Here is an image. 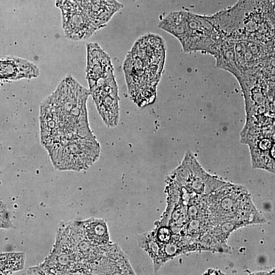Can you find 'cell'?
<instances>
[{"label":"cell","instance_id":"obj_1","mask_svg":"<svg viewBox=\"0 0 275 275\" xmlns=\"http://www.w3.org/2000/svg\"><path fill=\"white\" fill-rule=\"evenodd\" d=\"M89 90L71 76L64 77L41 102L39 121L42 145L65 138L95 136L88 119Z\"/></svg>","mask_w":275,"mask_h":275},{"label":"cell","instance_id":"obj_2","mask_svg":"<svg viewBox=\"0 0 275 275\" xmlns=\"http://www.w3.org/2000/svg\"><path fill=\"white\" fill-rule=\"evenodd\" d=\"M166 56L164 40L147 34L139 38L126 54L123 69L131 100L139 107L153 103Z\"/></svg>","mask_w":275,"mask_h":275},{"label":"cell","instance_id":"obj_3","mask_svg":"<svg viewBox=\"0 0 275 275\" xmlns=\"http://www.w3.org/2000/svg\"><path fill=\"white\" fill-rule=\"evenodd\" d=\"M274 0H239L215 15L216 22L229 23L225 36L232 40L274 41Z\"/></svg>","mask_w":275,"mask_h":275},{"label":"cell","instance_id":"obj_4","mask_svg":"<svg viewBox=\"0 0 275 275\" xmlns=\"http://www.w3.org/2000/svg\"><path fill=\"white\" fill-rule=\"evenodd\" d=\"M44 148L59 171L86 170L98 160L101 152L96 136L66 138Z\"/></svg>","mask_w":275,"mask_h":275},{"label":"cell","instance_id":"obj_5","mask_svg":"<svg viewBox=\"0 0 275 275\" xmlns=\"http://www.w3.org/2000/svg\"><path fill=\"white\" fill-rule=\"evenodd\" d=\"M207 202L215 225L229 220L245 222L253 203L245 187L229 182L209 195Z\"/></svg>","mask_w":275,"mask_h":275},{"label":"cell","instance_id":"obj_6","mask_svg":"<svg viewBox=\"0 0 275 275\" xmlns=\"http://www.w3.org/2000/svg\"><path fill=\"white\" fill-rule=\"evenodd\" d=\"M169 177L179 186L202 196H207L228 183L206 172L189 150Z\"/></svg>","mask_w":275,"mask_h":275},{"label":"cell","instance_id":"obj_7","mask_svg":"<svg viewBox=\"0 0 275 275\" xmlns=\"http://www.w3.org/2000/svg\"><path fill=\"white\" fill-rule=\"evenodd\" d=\"M61 11L62 28L66 38L81 41L91 37L98 29L74 0H57Z\"/></svg>","mask_w":275,"mask_h":275},{"label":"cell","instance_id":"obj_8","mask_svg":"<svg viewBox=\"0 0 275 275\" xmlns=\"http://www.w3.org/2000/svg\"><path fill=\"white\" fill-rule=\"evenodd\" d=\"M98 30L106 26L115 13L123 7L117 0L74 1Z\"/></svg>","mask_w":275,"mask_h":275},{"label":"cell","instance_id":"obj_9","mask_svg":"<svg viewBox=\"0 0 275 275\" xmlns=\"http://www.w3.org/2000/svg\"><path fill=\"white\" fill-rule=\"evenodd\" d=\"M260 138L257 135V138L253 141L256 142L253 144H249L252 145L250 148L251 151V160L252 167L255 169L265 170L268 172L273 173L274 172V135L269 136L264 135Z\"/></svg>","mask_w":275,"mask_h":275},{"label":"cell","instance_id":"obj_10","mask_svg":"<svg viewBox=\"0 0 275 275\" xmlns=\"http://www.w3.org/2000/svg\"><path fill=\"white\" fill-rule=\"evenodd\" d=\"M38 67L33 63L19 58H0V80H17L37 77Z\"/></svg>","mask_w":275,"mask_h":275},{"label":"cell","instance_id":"obj_11","mask_svg":"<svg viewBox=\"0 0 275 275\" xmlns=\"http://www.w3.org/2000/svg\"><path fill=\"white\" fill-rule=\"evenodd\" d=\"M87 49V80L94 79L114 70L109 55L96 42L88 43Z\"/></svg>","mask_w":275,"mask_h":275},{"label":"cell","instance_id":"obj_12","mask_svg":"<svg viewBox=\"0 0 275 275\" xmlns=\"http://www.w3.org/2000/svg\"><path fill=\"white\" fill-rule=\"evenodd\" d=\"M81 223L86 237L92 244L99 248L108 244L110 236L107 225L104 219L91 217Z\"/></svg>","mask_w":275,"mask_h":275},{"label":"cell","instance_id":"obj_13","mask_svg":"<svg viewBox=\"0 0 275 275\" xmlns=\"http://www.w3.org/2000/svg\"><path fill=\"white\" fill-rule=\"evenodd\" d=\"M137 241L139 246L152 260L154 271H157L162 266L160 253L163 244L157 241L152 231L138 235Z\"/></svg>","mask_w":275,"mask_h":275},{"label":"cell","instance_id":"obj_14","mask_svg":"<svg viewBox=\"0 0 275 275\" xmlns=\"http://www.w3.org/2000/svg\"><path fill=\"white\" fill-rule=\"evenodd\" d=\"M25 260L23 252L0 253V274H12L23 269Z\"/></svg>","mask_w":275,"mask_h":275},{"label":"cell","instance_id":"obj_15","mask_svg":"<svg viewBox=\"0 0 275 275\" xmlns=\"http://www.w3.org/2000/svg\"><path fill=\"white\" fill-rule=\"evenodd\" d=\"M152 232L158 242L164 244L169 242L173 234V232L168 225L157 224Z\"/></svg>","mask_w":275,"mask_h":275},{"label":"cell","instance_id":"obj_16","mask_svg":"<svg viewBox=\"0 0 275 275\" xmlns=\"http://www.w3.org/2000/svg\"><path fill=\"white\" fill-rule=\"evenodd\" d=\"M13 227L6 206L0 200V228L10 229Z\"/></svg>","mask_w":275,"mask_h":275}]
</instances>
